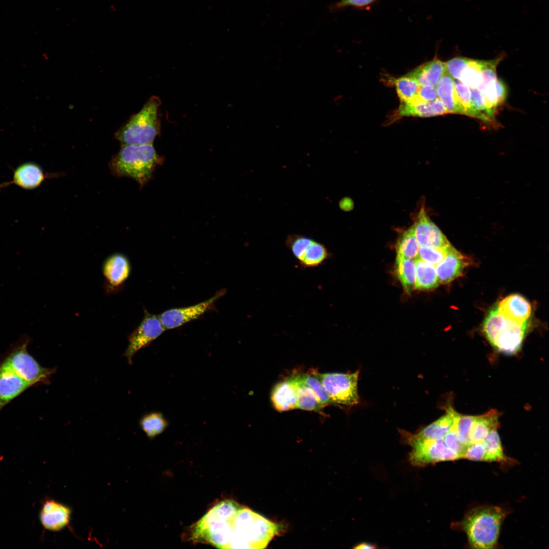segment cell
I'll use <instances>...</instances> for the list:
<instances>
[{"label": "cell", "mask_w": 549, "mask_h": 549, "mask_svg": "<svg viewBox=\"0 0 549 549\" xmlns=\"http://www.w3.org/2000/svg\"><path fill=\"white\" fill-rule=\"evenodd\" d=\"M230 524L228 548H264L278 531L276 524L243 506L232 517Z\"/></svg>", "instance_id": "6da1fadb"}, {"label": "cell", "mask_w": 549, "mask_h": 549, "mask_svg": "<svg viewBox=\"0 0 549 549\" xmlns=\"http://www.w3.org/2000/svg\"><path fill=\"white\" fill-rule=\"evenodd\" d=\"M162 161L152 144L121 145L111 159L109 167L113 175L131 178L143 187Z\"/></svg>", "instance_id": "7a4b0ae2"}, {"label": "cell", "mask_w": 549, "mask_h": 549, "mask_svg": "<svg viewBox=\"0 0 549 549\" xmlns=\"http://www.w3.org/2000/svg\"><path fill=\"white\" fill-rule=\"evenodd\" d=\"M241 507L233 500L219 502L191 526V540L228 548L231 536L230 520Z\"/></svg>", "instance_id": "3957f363"}, {"label": "cell", "mask_w": 549, "mask_h": 549, "mask_svg": "<svg viewBox=\"0 0 549 549\" xmlns=\"http://www.w3.org/2000/svg\"><path fill=\"white\" fill-rule=\"evenodd\" d=\"M505 516L504 511L497 506L480 507L469 512L463 521V527L471 547L493 548Z\"/></svg>", "instance_id": "277c9868"}, {"label": "cell", "mask_w": 549, "mask_h": 549, "mask_svg": "<svg viewBox=\"0 0 549 549\" xmlns=\"http://www.w3.org/2000/svg\"><path fill=\"white\" fill-rule=\"evenodd\" d=\"M160 104L158 97H151L142 108L115 133V137L121 145L152 144L160 131Z\"/></svg>", "instance_id": "5b68a950"}, {"label": "cell", "mask_w": 549, "mask_h": 549, "mask_svg": "<svg viewBox=\"0 0 549 549\" xmlns=\"http://www.w3.org/2000/svg\"><path fill=\"white\" fill-rule=\"evenodd\" d=\"M527 323L520 324L501 315L497 306L491 310L484 319L485 336L496 350L507 354L517 352L522 346Z\"/></svg>", "instance_id": "8992f818"}, {"label": "cell", "mask_w": 549, "mask_h": 549, "mask_svg": "<svg viewBox=\"0 0 549 549\" xmlns=\"http://www.w3.org/2000/svg\"><path fill=\"white\" fill-rule=\"evenodd\" d=\"M29 338L24 337L13 345L2 359L32 386L48 384L56 369L42 366L28 352Z\"/></svg>", "instance_id": "52a82bcc"}, {"label": "cell", "mask_w": 549, "mask_h": 549, "mask_svg": "<svg viewBox=\"0 0 549 549\" xmlns=\"http://www.w3.org/2000/svg\"><path fill=\"white\" fill-rule=\"evenodd\" d=\"M321 382L333 403L346 406L358 404L359 371L352 373H320L312 370Z\"/></svg>", "instance_id": "ba28073f"}, {"label": "cell", "mask_w": 549, "mask_h": 549, "mask_svg": "<svg viewBox=\"0 0 549 549\" xmlns=\"http://www.w3.org/2000/svg\"><path fill=\"white\" fill-rule=\"evenodd\" d=\"M165 330L158 316L145 311L143 320L128 338V345L124 356L129 364H132V358L138 351L148 346Z\"/></svg>", "instance_id": "9c48e42d"}, {"label": "cell", "mask_w": 549, "mask_h": 549, "mask_svg": "<svg viewBox=\"0 0 549 549\" xmlns=\"http://www.w3.org/2000/svg\"><path fill=\"white\" fill-rule=\"evenodd\" d=\"M224 293L220 291L208 299L193 306L166 310L158 317L165 329L177 328L203 315Z\"/></svg>", "instance_id": "30bf717a"}, {"label": "cell", "mask_w": 549, "mask_h": 549, "mask_svg": "<svg viewBox=\"0 0 549 549\" xmlns=\"http://www.w3.org/2000/svg\"><path fill=\"white\" fill-rule=\"evenodd\" d=\"M413 225L419 247L445 249L451 245L441 231L429 218L423 207L420 210Z\"/></svg>", "instance_id": "8fae6325"}, {"label": "cell", "mask_w": 549, "mask_h": 549, "mask_svg": "<svg viewBox=\"0 0 549 549\" xmlns=\"http://www.w3.org/2000/svg\"><path fill=\"white\" fill-rule=\"evenodd\" d=\"M32 387L7 363L0 362V411L12 400Z\"/></svg>", "instance_id": "7c38bea8"}, {"label": "cell", "mask_w": 549, "mask_h": 549, "mask_svg": "<svg viewBox=\"0 0 549 549\" xmlns=\"http://www.w3.org/2000/svg\"><path fill=\"white\" fill-rule=\"evenodd\" d=\"M448 113L442 101L439 99L424 102L413 100L401 102L398 109L391 115L387 123L390 124L404 116L428 117Z\"/></svg>", "instance_id": "4fadbf2b"}, {"label": "cell", "mask_w": 549, "mask_h": 549, "mask_svg": "<svg viewBox=\"0 0 549 549\" xmlns=\"http://www.w3.org/2000/svg\"><path fill=\"white\" fill-rule=\"evenodd\" d=\"M71 515V510L68 506L54 500H47L42 505L39 517L45 529L59 531L69 524Z\"/></svg>", "instance_id": "5bb4252c"}, {"label": "cell", "mask_w": 549, "mask_h": 549, "mask_svg": "<svg viewBox=\"0 0 549 549\" xmlns=\"http://www.w3.org/2000/svg\"><path fill=\"white\" fill-rule=\"evenodd\" d=\"M52 175L45 174L41 167L36 163L25 162L19 165L14 170L12 180L1 184L0 188L15 185L24 190H34Z\"/></svg>", "instance_id": "9a60e30c"}, {"label": "cell", "mask_w": 549, "mask_h": 549, "mask_svg": "<svg viewBox=\"0 0 549 549\" xmlns=\"http://www.w3.org/2000/svg\"><path fill=\"white\" fill-rule=\"evenodd\" d=\"M469 264L468 258L451 245L443 260L436 266L439 283L446 284L452 282L462 275Z\"/></svg>", "instance_id": "2e32d148"}, {"label": "cell", "mask_w": 549, "mask_h": 549, "mask_svg": "<svg viewBox=\"0 0 549 549\" xmlns=\"http://www.w3.org/2000/svg\"><path fill=\"white\" fill-rule=\"evenodd\" d=\"M456 412L449 408L446 413L419 432L403 434L406 443L421 440H442L452 427Z\"/></svg>", "instance_id": "e0dca14e"}, {"label": "cell", "mask_w": 549, "mask_h": 549, "mask_svg": "<svg viewBox=\"0 0 549 549\" xmlns=\"http://www.w3.org/2000/svg\"><path fill=\"white\" fill-rule=\"evenodd\" d=\"M131 264L124 255L116 253L108 257L103 265V272L109 288L114 289L126 281L131 272Z\"/></svg>", "instance_id": "ac0fdd59"}, {"label": "cell", "mask_w": 549, "mask_h": 549, "mask_svg": "<svg viewBox=\"0 0 549 549\" xmlns=\"http://www.w3.org/2000/svg\"><path fill=\"white\" fill-rule=\"evenodd\" d=\"M497 307L501 315L520 324L527 323L531 314L530 303L518 294H511L506 297Z\"/></svg>", "instance_id": "d6986e66"}, {"label": "cell", "mask_w": 549, "mask_h": 549, "mask_svg": "<svg viewBox=\"0 0 549 549\" xmlns=\"http://www.w3.org/2000/svg\"><path fill=\"white\" fill-rule=\"evenodd\" d=\"M270 399L278 411L296 409L297 387L294 381L289 376L277 383L272 389Z\"/></svg>", "instance_id": "ffe728a7"}, {"label": "cell", "mask_w": 549, "mask_h": 549, "mask_svg": "<svg viewBox=\"0 0 549 549\" xmlns=\"http://www.w3.org/2000/svg\"><path fill=\"white\" fill-rule=\"evenodd\" d=\"M445 73V63L435 57L419 66L405 76L416 81L420 86H436Z\"/></svg>", "instance_id": "44dd1931"}, {"label": "cell", "mask_w": 549, "mask_h": 549, "mask_svg": "<svg viewBox=\"0 0 549 549\" xmlns=\"http://www.w3.org/2000/svg\"><path fill=\"white\" fill-rule=\"evenodd\" d=\"M438 98L442 101L448 113L465 114L454 87V79L446 72L436 86Z\"/></svg>", "instance_id": "7402d4cb"}, {"label": "cell", "mask_w": 549, "mask_h": 549, "mask_svg": "<svg viewBox=\"0 0 549 549\" xmlns=\"http://www.w3.org/2000/svg\"><path fill=\"white\" fill-rule=\"evenodd\" d=\"M415 289L419 290H430L437 288L440 283L436 266L423 260L419 257L415 259Z\"/></svg>", "instance_id": "603a6c76"}, {"label": "cell", "mask_w": 549, "mask_h": 549, "mask_svg": "<svg viewBox=\"0 0 549 549\" xmlns=\"http://www.w3.org/2000/svg\"><path fill=\"white\" fill-rule=\"evenodd\" d=\"M498 424V414L496 411H490L476 416L470 432V443L483 441L490 431L497 429Z\"/></svg>", "instance_id": "cb8c5ba5"}, {"label": "cell", "mask_w": 549, "mask_h": 549, "mask_svg": "<svg viewBox=\"0 0 549 549\" xmlns=\"http://www.w3.org/2000/svg\"><path fill=\"white\" fill-rule=\"evenodd\" d=\"M395 272L404 290L410 294L415 289L416 273L415 259L396 256Z\"/></svg>", "instance_id": "d4e9b609"}, {"label": "cell", "mask_w": 549, "mask_h": 549, "mask_svg": "<svg viewBox=\"0 0 549 549\" xmlns=\"http://www.w3.org/2000/svg\"><path fill=\"white\" fill-rule=\"evenodd\" d=\"M289 376L294 381L297 387L296 408L322 414L324 407L314 392L299 382L292 374Z\"/></svg>", "instance_id": "484cf974"}, {"label": "cell", "mask_w": 549, "mask_h": 549, "mask_svg": "<svg viewBox=\"0 0 549 549\" xmlns=\"http://www.w3.org/2000/svg\"><path fill=\"white\" fill-rule=\"evenodd\" d=\"M329 257L330 253L325 246L313 239L299 263L305 268L316 267L323 263Z\"/></svg>", "instance_id": "4316f807"}, {"label": "cell", "mask_w": 549, "mask_h": 549, "mask_svg": "<svg viewBox=\"0 0 549 549\" xmlns=\"http://www.w3.org/2000/svg\"><path fill=\"white\" fill-rule=\"evenodd\" d=\"M419 248L413 225L399 238L396 244V256L415 259L418 257Z\"/></svg>", "instance_id": "83f0119b"}, {"label": "cell", "mask_w": 549, "mask_h": 549, "mask_svg": "<svg viewBox=\"0 0 549 549\" xmlns=\"http://www.w3.org/2000/svg\"><path fill=\"white\" fill-rule=\"evenodd\" d=\"M143 431L150 439L163 433L168 426V422L163 414L153 412L143 415L139 421Z\"/></svg>", "instance_id": "f1b7e54d"}, {"label": "cell", "mask_w": 549, "mask_h": 549, "mask_svg": "<svg viewBox=\"0 0 549 549\" xmlns=\"http://www.w3.org/2000/svg\"><path fill=\"white\" fill-rule=\"evenodd\" d=\"M292 374L299 382L314 392L324 407L333 403L323 385L312 370L306 373L295 372Z\"/></svg>", "instance_id": "f546056e"}, {"label": "cell", "mask_w": 549, "mask_h": 549, "mask_svg": "<svg viewBox=\"0 0 549 549\" xmlns=\"http://www.w3.org/2000/svg\"><path fill=\"white\" fill-rule=\"evenodd\" d=\"M483 442L485 448L484 461L501 462L506 460L497 429L490 431Z\"/></svg>", "instance_id": "4dcf8cb0"}, {"label": "cell", "mask_w": 549, "mask_h": 549, "mask_svg": "<svg viewBox=\"0 0 549 549\" xmlns=\"http://www.w3.org/2000/svg\"><path fill=\"white\" fill-rule=\"evenodd\" d=\"M395 86L401 102L413 100L417 96L420 86L414 80L406 76L390 80Z\"/></svg>", "instance_id": "1f68e13d"}, {"label": "cell", "mask_w": 549, "mask_h": 549, "mask_svg": "<svg viewBox=\"0 0 549 549\" xmlns=\"http://www.w3.org/2000/svg\"><path fill=\"white\" fill-rule=\"evenodd\" d=\"M470 89L471 102L478 114L479 119L496 126L495 112L488 107L482 94L476 88Z\"/></svg>", "instance_id": "d6a6232c"}, {"label": "cell", "mask_w": 549, "mask_h": 549, "mask_svg": "<svg viewBox=\"0 0 549 549\" xmlns=\"http://www.w3.org/2000/svg\"><path fill=\"white\" fill-rule=\"evenodd\" d=\"M483 60L470 58L467 66L462 72L460 79L470 89L476 88L481 83V68Z\"/></svg>", "instance_id": "836d02e7"}, {"label": "cell", "mask_w": 549, "mask_h": 549, "mask_svg": "<svg viewBox=\"0 0 549 549\" xmlns=\"http://www.w3.org/2000/svg\"><path fill=\"white\" fill-rule=\"evenodd\" d=\"M313 240V239L305 235L293 234L287 236L285 243L293 256L299 262Z\"/></svg>", "instance_id": "e575fe53"}, {"label": "cell", "mask_w": 549, "mask_h": 549, "mask_svg": "<svg viewBox=\"0 0 549 549\" xmlns=\"http://www.w3.org/2000/svg\"><path fill=\"white\" fill-rule=\"evenodd\" d=\"M475 416L463 415L459 413L456 417V433L458 439L464 446L470 443V435Z\"/></svg>", "instance_id": "d590c367"}, {"label": "cell", "mask_w": 549, "mask_h": 549, "mask_svg": "<svg viewBox=\"0 0 549 549\" xmlns=\"http://www.w3.org/2000/svg\"><path fill=\"white\" fill-rule=\"evenodd\" d=\"M454 87L465 115L479 118L471 102L470 88L459 80L454 79Z\"/></svg>", "instance_id": "8d00e7d4"}, {"label": "cell", "mask_w": 549, "mask_h": 549, "mask_svg": "<svg viewBox=\"0 0 549 549\" xmlns=\"http://www.w3.org/2000/svg\"><path fill=\"white\" fill-rule=\"evenodd\" d=\"M451 246L445 249L419 247L418 257L423 260L436 266L445 258Z\"/></svg>", "instance_id": "74e56055"}, {"label": "cell", "mask_w": 549, "mask_h": 549, "mask_svg": "<svg viewBox=\"0 0 549 549\" xmlns=\"http://www.w3.org/2000/svg\"><path fill=\"white\" fill-rule=\"evenodd\" d=\"M485 448L483 441L471 443L465 446L462 453V459L481 461L485 460Z\"/></svg>", "instance_id": "f35d334b"}, {"label": "cell", "mask_w": 549, "mask_h": 549, "mask_svg": "<svg viewBox=\"0 0 549 549\" xmlns=\"http://www.w3.org/2000/svg\"><path fill=\"white\" fill-rule=\"evenodd\" d=\"M469 58L458 56L445 63L446 72L453 79L459 80L461 74L467 66Z\"/></svg>", "instance_id": "ab89813d"}, {"label": "cell", "mask_w": 549, "mask_h": 549, "mask_svg": "<svg viewBox=\"0 0 549 549\" xmlns=\"http://www.w3.org/2000/svg\"><path fill=\"white\" fill-rule=\"evenodd\" d=\"M457 414L458 413L456 412L454 423L452 427L446 434L442 440L448 448L459 453L461 455L462 459V453L465 446L460 443L456 436V417Z\"/></svg>", "instance_id": "60d3db41"}, {"label": "cell", "mask_w": 549, "mask_h": 549, "mask_svg": "<svg viewBox=\"0 0 549 549\" xmlns=\"http://www.w3.org/2000/svg\"><path fill=\"white\" fill-rule=\"evenodd\" d=\"M378 0H340L332 5L333 10H341L347 7L364 9L375 4Z\"/></svg>", "instance_id": "b9f144b4"}, {"label": "cell", "mask_w": 549, "mask_h": 549, "mask_svg": "<svg viewBox=\"0 0 549 549\" xmlns=\"http://www.w3.org/2000/svg\"><path fill=\"white\" fill-rule=\"evenodd\" d=\"M438 98L436 86H422L420 87L416 97L413 100L424 102H431Z\"/></svg>", "instance_id": "7bdbcfd3"}, {"label": "cell", "mask_w": 549, "mask_h": 549, "mask_svg": "<svg viewBox=\"0 0 549 549\" xmlns=\"http://www.w3.org/2000/svg\"><path fill=\"white\" fill-rule=\"evenodd\" d=\"M496 86L498 103L499 106H500L504 102L506 98L507 90L504 82L500 79H497L496 81Z\"/></svg>", "instance_id": "ee69618b"}, {"label": "cell", "mask_w": 549, "mask_h": 549, "mask_svg": "<svg viewBox=\"0 0 549 549\" xmlns=\"http://www.w3.org/2000/svg\"><path fill=\"white\" fill-rule=\"evenodd\" d=\"M340 208L344 211L350 210L353 206L352 201L349 198H344L339 202Z\"/></svg>", "instance_id": "f6af8a7d"}, {"label": "cell", "mask_w": 549, "mask_h": 549, "mask_svg": "<svg viewBox=\"0 0 549 549\" xmlns=\"http://www.w3.org/2000/svg\"><path fill=\"white\" fill-rule=\"evenodd\" d=\"M353 547L356 549H373L376 548L377 546L375 544L371 543L361 542Z\"/></svg>", "instance_id": "bcb514c9"}]
</instances>
